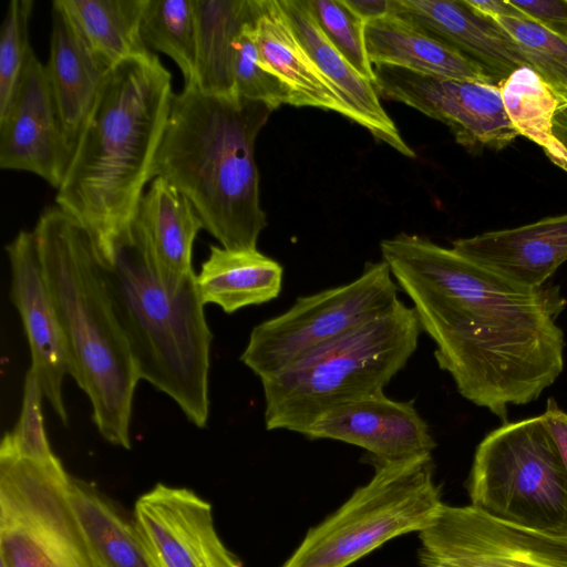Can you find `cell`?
<instances>
[{"mask_svg": "<svg viewBox=\"0 0 567 567\" xmlns=\"http://www.w3.org/2000/svg\"><path fill=\"white\" fill-rule=\"evenodd\" d=\"M380 249L435 343L439 368L467 401L506 421L509 405L537 400L559 378V286L519 285L416 235L383 239Z\"/></svg>", "mask_w": 567, "mask_h": 567, "instance_id": "6da1fadb", "label": "cell"}, {"mask_svg": "<svg viewBox=\"0 0 567 567\" xmlns=\"http://www.w3.org/2000/svg\"><path fill=\"white\" fill-rule=\"evenodd\" d=\"M173 96L154 53L125 60L105 75L79 135L55 203L87 233L103 267L134 240Z\"/></svg>", "mask_w": 567, "mask_h": 567, "instance_id": "7a4b0ae2", "label": "cell"}, {"mask_svg": "<svg viewBox=\"0 0 567 567\" xmlns=\"http://www.w3.org/2000/svg\"><path fill=\"white\" fill-rule=\"evenodd\" d=\"M274 110L238 96L184 86L174 94L154 163L185 196L204 229L226 249H255L267 216L260 204L255 143Z\"/></svg>", "mask_w": 567, "mask_h": 567, "instance_id": "3957f363", "label": "cell"}, {"mask_svg": "<svg viewBox=\"0 0 567 567\" xmlns=\"http://www.w3.org/2000/svg\"><path fill=\"white\" fill-rule=\"evenodd\" d=\"M33 231L73 360V379L89 396L103 439L130 450L133 398L141 378L91 238L56 205L41 213Z\"/></svg>", "mask_w": 567, "mask_h": 567, "instance_id": "277c9868", "label": "cell"}, {"mask_svg": "<svg viewBox=\"0 0 567 567\" xmlns=\"http://www.w3.org/2000/svg\"><path fill=\"white\" fill-rule=\"evenodd\" d=\"M103 269L140 378L168 395L195 426L205 427L213 334L196 274L179 288H167L134 240L120 246Z\"/></svg>", "mask_w": 567, "mask_h": 567, "instance_id": "5b68a950", "label": "cell"}, {"mask_svg": "<svg viewBox=\"0 0 567 567\" xmlns=\"http://www.w3.org/2000/svg\"><path fill=\"white\" fill-rule=\"evenodd\" d=\"M422 327L400 299L386 311L261 379L267 430L303 434L322 413L383 393L417 348Z\"/></svg>", "mask_w": 567, "mask_h": 567, "instance_id": "8992f818", "label": "cell"}, {"mask_svg": "<svg viewBox=\"0 0 567 567\" xmlns=\"http://www.w3.org/2000/svg\"><path fill=\"white\" fill-rule=\"evenodd\" d=\"M374 464L370 481L311 527L281 567H349L432 524L443 505L432 454Z\"/></svg>", "mask_w": 567, "mask_h": 567, "instance_id": "52a82bcc", "label": "cell"}, {"mask_svg": "<svg viewBox=\"0 0 567 567\" xmlns=\"http://www.w3.org/2000/svg\"><path fill=\"white\" fill-rule=\"evenodd\" d=\"M466 487L471 505L494 517L567 535V472L542 415L489 432Z\"/></svg>", "mask_w": 567, "mask_h": 567, "instance_id": "ba28073f", "label": "cell"}, {"mask_svg": "<svg viewBox=\"0 0 567 567\" xmlns=\"http://www.w3.org/2000/svg\"><path fill=\"white\" fill-rule=\"evenodd\" d=\"M62 462H38L0 445V565L101 567L71 506Z\"/></svg>", "mask_w": 567, "mask_h": 567, "instance_id": "9c48e42d", "label": "cell"}, {"mask_svg": "<svg viewBox=\"0 0 567 567\" xmlns=\"http://www.w3.org/2000/svg\"><path fill=\"white\" fill-rule=\"evenodd\" d=\"M398 300L388 264L368 262L351 282L299 297L287 311L254 327L240 360L260 380L271 377L383 313Z\"/></svg>", "mask_w": 567, "mask_h": 567, "instance_id": "30bf717a", "label": "cell"}, {"mask_svg": "<svg viewBox=\"0 0 567 567\" xmlns=\"http://www.w3.org/2000/svg\"><path fill=\"white\" fill-rule=\"evenodd\" d=\"M421 567H567V535L443 503L419 533Z\"/></svg>", "mask_w": 567, "mask_h": 567, "instance_id": "8fae6325", "label": "cell"}, {"mask_svg": "<svg viewBox=\"0 0 567 567\" xmlns=\"http://www.w3.org/2000/svg\"><path fill=\"white\" fill-rule=\"evenodd\" d=\"M380 97L403 103L445 124L468 151H501L518 136L505 111L498 85L374 65Z\"/></svg>", "mask_w": 567, "mask_h": 567, "instance_id": "7c38bea8", "label": "cell"}, {"mask_svg": "<svg viewBox=\"0 0 567 567\" xmlns=\"http://www.w3.org/2000/svg\"><path fill=\"white\" fill-rule=\"evenodd\" d=\"M133 518L150 567H244L219 537L212 504L190 488L157 483Z\"/></svg>", "mask_w": 567, "mask_h": 567, "instance_id": "4fadbf2b", "label": "cell"}, {"mask_svg": "<svg viewBox=\"0 0 567 567\" xmlns=\"http://www.w3.org/2000/svg\"><path fill=\"white\" fill-rule=\"evenodd\" d=\"M11 267L10 298L20 313L29 341L32 365L44 396L64 424L68 413L62 384L74 374L69 344L44 280L34 231L21 230L6 246Z\"/></svg>", "mask_w": 567, "mask_h": 567, "instance_id": "5bb4252c", "label": "cell"}, {"mask_svg": "<svg viewBox=\"0 0 567 567\" xmlns=\"http://www.w3.org/2000/svg\"><path fill=\"white\" fill-rule=\"evenodd\" d=\"M69 162L45 65L31 50L0 115V167L30 172L58 189Z\"/></svg>", "mask_w": 567, "mask_h": 567, "instance_id": "9a60e30c", "label": "cell"}, {"mask_svg": "<svg viewBox=\"0 0 567 567\" xmlns=\"http://www.w3.org/2000/svg\"><path fill=\"white\" fill-rule=\"evenodd\" d=\"M334 440L365 450L375 462L432 454L436 443L429 424L410 402L384 392L336 406L319 415L302 434Z\"/></svg>", "mask_w": 567, "mask_h": 567, "instance_id": "2e32d148", "label": "cell"}, {"mask_svg": "<svg viewBox=\"0 0 567 567\" xmlns=\"http://www.w3.org/2000/svg\"><path fill=\"white\" fill-rule=\"evenodd\" d=\"M391 13L413 22L478 64L497 85L516 70L528 66L506 30L466 0H392Z\"/></svg>", "mask_w": 567, "mask_h": 567, "instance_id": "e0dca14e", "label": "cell"}, {"mask_svg": "<svg viewBox=\"0 0 567 567\" xmlns=\"http://www.w3.org/2000/svg\"><path fill=\"white\" fill-rule=\"evenodd\" d=\"M462 256L526 287H540L567 260V213L452 241Z\"/></svg>", "mask_w": 567, "mask_h": 567, "instance_id": "ac0fdd59", "label": "cell"}, {"mask_svg": "<svg viewBox=\"0 0 567 567\" xmlns=\"http://www.w3.org/2000/svg\"><path fill=\"white\" fill-rule=\"evenodd\" d=\"M203 223L189 200L162 177H154L134 221V241L159 280L177 289L194 274L192 252Z\"/></svg>", "mask_w": 567, "mask_h": 567, "instance_id": "d6986e66", "label": "cell"}, {"mask_svg": "<svg viewBox=\"0 0 567 567\" xmlns=\"http://www.w3.org/2000/svg\"><path fill=\"white\" fill-rule=\"evenodd\" d=\"M45 70L71 158L84 122L111 69L89 49L60 0L52 2L50 53Z\"/></svg>", "mask_w": 567, "mask_h": 567, "instance_id": "ffe728a7", "label": "cell"}, {"mask_svg": "<svg viewBox=\"0 0 567 567\" xmlns=\"http://www.w3.org/2000/svg\"><path fill=\"white\" fill-rule=\"evenodd\" d=\"M254 38L260 63L291 91L293 106L337 112L358 123L337 89L296 37L278 0H254Z\"/></svg>", "mask_w": 567, "mask_h": 567, "instance_id": "44dd1931", "label": "cell"}, {"mask_svg": "<svg viewBox=\"0 0 567 567\" xmlns=\"http://www.w3.org/2000/svg\"><path fill=\"white\" fill-rule=\"evenodd\" d=\"M299 42L332 83L358 124L379 140L408 157L414 151L404 142L396 125L380 103L374 84L359 74L337 51L320 30L306 0H278Z\"/></svg>", "mask_w": 567, "mask_h": 567, "instance_id": "7402d4cb", "label": "cell"}, {"mask_svg": "<svg viewBox=\"0 0 567 567\" xmlns=\"http://www.w3.org/2000/svg\"><path fill=\"white\" fill-rule=\"evenodd\" d=\"M364 40L372 65L497 85L478 64L395 13L368 21Z\"/></svg>", "mask_w": 567, "mask_h": 567, "instance_id": "603a6c76", "label": "cell"}, {"mask_svg": "<svg viewBox=\"0 0 567 567\" xmlns=\"http://www.w3.org/2000/svg\"><path fill=\"white\" fill-rule=\"evenodd\" d=\"M284 268L255 249L210 246L196 275L204 305L214 303L226 313L276 299L282 287Z\"/></svg>", "mask_w": 567, "mask_h": 567, "instance_id": "cb8c5ba5", "label": "cell"}, {"mask_svg": "<svg viewBox=\"0 0 567 567\" xmlns=\"http://www.w3.org/2000/svg\"><path fill=\"white\" fill-rule=\"evenodd\" d=\"M197 22L195 85L203 93L236 96V41L254 19V0H194Z\"/></svg>", "mask_w": 567, "mask_h": 567, "instance_id": "d4e9b609", "label": "cell"}, {"mask_svg": "<svg viewBox=\"0 0 567 567\" xmlns=\"http://www.w3.org/2000/svg\"><path fill=\"white\" fill-rule=\"evenodd\" d=\"M68 495L101 567H150L133 515L93 484L72 475Z\"/></svg>", "mask_w": 567, "mask_h": 567, "instance_id": "484cf974", "label": "cell"}, {"mask_svg": "<svg viewBox=\"0 0 567 567\" xmlns=\"http://www.w3.org/2000/svg\"><path fill=\"white\" fill-rule=\"evenodd\" d=\"M145 0H60L93 54L109 69L151 50L141 35Z\"/></svg>", "mask_w": 567, "mask_h": 567, "instance_id": "4316f807", "label": "cell"}, {"mask_svg": "<svg viewBox=\"0 0 567 567\" xmlns=\"http://www.w3.org/2000/svg\"><path fill=\"white\" fill-rule=\"evenodd\" d=\"M498 87L517 134L542 147L546 156L567 173V150L553 128L560 101L551 89L528 66L513 72Z\"/></svg>", "mask_w": 567, "mask_h": 567, "instance_id": "83f0119b", "label": "cell"}, {"mask_svg": "<svg viewBox=\"0 0 567 567\" xmlns=\"http://www.w3.org/2000/svg\"><path fill=\"white\" fill-rule=\"evenodd\" d=\"M141 35L150 50L159 51L176 63L184 86L195 85L197 22L194 0H145Z\"/></svg>", "mask_w": 567, "mask_h": 567, "instance_id": "f1b7e54d", "label": "cell"}, {"mask_svg": "<svg viewBox=\"0 0 567 567\" xmlns=\"http://www.w3.org/2000/svg\"><path fill=\"white\" fill-rule=\"evenodd\" d=\"M496 21L515 40L528 66L551 89L560 104L567 103V38L528 18Z\"/></svg>", "mask_w": 567, "mask_h": 567, "instance_id": "f546056e", "label": "cell"}, {"mask_svg": "<svg viewBox=\"0 0 567 567\" xmlns=\"http://www.w3.org/2000/svg\"><path fill=\"white\" fill-rule=\"evenodd\" d=\"M322 33L337 51L370 82H374L364 40L365 22L346 0H306Z\"/></svg>", "mask_w": 567, "mask_h": 567, "instance_id": "4dcf8cb0", "label": "cell"}, {"mask_svg": "<svg viewBox=\"0 0 567 567\" xmlns=\"http://www.w3.org/2000/svg\"><path fill=\"white\" fill-rule=\"evenodd\" d=\"M234 92L238 97L261 102L274 111L282 104L293 105L290 89L260 63L254 38V19L236 41Z\"/></svg>", "mask_w": 567, "mask_h": 567, "instance_id": "1f68e13d", "label": "cell"}, {"mask_svg": "<svg viewBox=\"0 0 567 567\" xmlns=\"http://www.w3.org/2000/svg\"><path fill=\"white\" fill-rule=\"evenodd\" d=\"M34 2L11 0L0 32V115H2L20 82L32 48L29 43V21Z\"/></svg>", "mask_w": 567, "mask_h": 567, "instance_id": "d6a6232c", "label": "cell"}, {"mask_svg": "<svg viewBox=\"0 0 567 567\" xmlns=\"http://www.w3.org/2000/svg\"><path fill=\"white\" fill-rule=\"evenodd\" d=\"M43 390L35 373L29 369L24 378L22 405L19 420L11 432L3 437L18 455L38 461L56 460L44 429L42 415Z\"/></svg>", "mask_w": 567, "mask_h": 567, "instance_id": "836d02e7", "label": "cell"}, {"mask_svg": "<svg viewBox=\"0 0 567 567\" xmlns=\"http://www.w3.org/2000/svg\"><path fill=\"white\" fill-rule=\"evenodd\" d=\"M528 19L567 38V0H509Z\"/></svg>", "mask_w": 567, "mask_h": 567, "instance_id": "e575fe53", "label": "cell"}, {"mask_svg": "<svg viewBox=\"0 0 567 567\" xmlns=\"http://www.w3.org/2000/svg\"><path fill=\"white\" fill-rule=\"evenodd\" d=\"M542 417L553 436L567 472V413L558 408L555 400L549 399Z\"/></svg>", "mask_w": 567, "mask_h": 567, "instance_id": "d590c367", "label": "cell"}, {"mask_svg": "<svg viewBox=\"0 0 567 567\" xmlns=\"http://www.w3.org/2000/svg\"><path fill=\"white\" fill-rule=\"evenodd\" d=\"M477 12L492 19L501 18H527L509 0H466Z\"/></svg>", "mask_w": 567, "mask_h": 567, "instance_id": "8d00e7d4", "label": "cell"}, {"mask_svg": "<svg viewBox=\"0 0 567 567\" xmlns=\"http://www.w3.org/2000/svg\"><path fill=\"white\" fill-rule=\"evenodd\" d=\"M348 6L367 23L391 13L392 0H346Z\"/></svg>", "mask_w": 567, "mask_h": 567, "instance_id": "74e56055", "label": "cell"}, {"mask_svg": "<svg viewBox=\"0 0 567 567\" xmlns=\"http://www.w3.org/2000/svg\"><path fill=\"white\" fill-rule=\"evenodd\" d=\"M553 128L556 137L567 150V103L560 104L553 117Z\"/></svg>", "mask_w": 567, "mask_h": 567, "instance_id": "f35d334b", "label": "cell"}, {"mask_svg": "<svg viewBox=\"0 0 567 567\" xmlns=\"http://www.w3.org/2000/svg\"><path fill=\"white\" fill-rule=\"evenodd\" d=\"M0 567H3V566L0 565Z\"/></svg>", "mask_w": 567, "mask_h": 567, "instance_id": "ab89813d", "label": "cell"}]
</instances>
